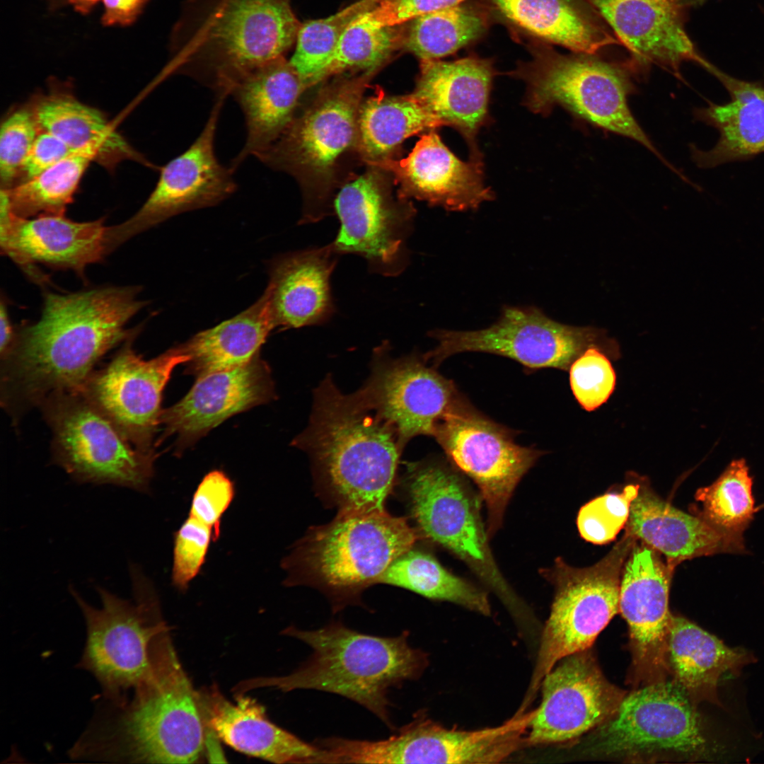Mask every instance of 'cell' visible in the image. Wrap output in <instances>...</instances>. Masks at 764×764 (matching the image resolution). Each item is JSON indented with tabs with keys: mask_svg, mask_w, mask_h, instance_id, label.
<instances>
[{
	"mask_svg": "<svg viewBox=\"0 0 764 764\" xmlns=\"http://www.w3.org/2000/svg\"><path fill=\"white\" fill-rule=\"evenodd\" d=\"M137 289L105 287L45 295L40 320L16 330L1 357L0 400L17 422L50 395L80 390L96 363L137 330Z\"/></svg>",
	"mask_w": 764,
	"mask_h": 764,
	"instance_id": "1",
	"label": "cell"
},
{
	"mask_svg": "<svg viewBox=\"0 0 764 764\" xmlns=\"http://www.w3.org/2000/svg\"><path fill=\"white\" fill-rule=\"evenodd\" d=\"M166 625L154 636L148 671L120 704L103 701L70 750L79 760L192 763L200 758L207 729L193 687Z\"/></svg>",
	"mask_w": 764,
	"mask_h": 764,
	"instance_id": "2",
	"label": "cell"
},
{
	"mask_svg": "<svg viewBox=\"0 0 764 764\" xmlns=\"http://www.w3.org/2000/svg\"><path fill=\"white\" fill-rule=\"evenodd\" d=\"M292 444L309 456L319 491L339 511L385 510L404 448L355 392L342 393L328 375Z\"/></svg>",
	"mask_w": 764,
	"mask_h": 764,
	"instance_id": "3",
	"label": "cell"
},
{
	"mask_svg": "<svg viewBox=\"0 0 764 764\" xmlns=\"http://www.w3.org/2000/svg\"><path fill=\"white\" fill-rule=\"evenodd\" d=\"M301 23L290 0H187L171 33L164 74L216 93L284 57Z\"/></svg>",
	"mask_w": 764,
	"mask_h": 764,
	"instance_id": "4",
	"label": "cell"
},
{
	"mask_svg": "<svg viewBox=\"0 0 764 764\" xmlns=\"http://www.w3.org/2000/svg\"><path fill=\"white\" fill-rule=\"evenodd\" d=\"M283 634L308 644L313 650L310 657L287 676L244 681L236 687L238 693L273 687L335 693L366 708L393 731L390 688L417 679L429 664L425 652L410 645L407 631L380 637L332 622L314 630L289 627Z\"/></svg>",
	"mask_w": 764,
	"mask_h": 764,
	"instance_id": "5",
	"label": "cell"
},
{
	"mask_svg": "<svg viewBox=\"0 0 764 764\" xmlns=\"http://www.w3.org/2000/svg\"><path fill=\"white\" fill-rule=\"evenodd\" d=\"M418 537L405 518L386 509L339 511L329 523L310 528L282 560L284 584L316 588L339 611L357 604Z\"/></svg>",
	"mask_w": 764,
	"mask_h": 764,
	"instance_id": "6",
	"label": "cell"
},
{
	"mask_svg": "<svg viewBox=\"0 0 764 764\" xmlns=\"http://www.w3.org/2000/svg\"><path fill=\"white\" fill-rule=\"evenodd\" d=\"M531 59L509 73L526 85L523 103L543 115L560 105L590 125L641 144L666 164L633 116L628 103L634 88L620 66L590 55L562 54L543 43L529 46Z\"/></svg>",
	"mask_w": 764,
	"mask_h": 764,
	"instance_id": "7",
	"label": "cell"
},
{
	"mask_svg": "<svg viewBox=\"0 0 764 764\" xmlns=\"http://www.w3.org/2000/svg\"><path fill=\"white\" fill-rule=\"evenodd\" d=\"M129 573L132 600L98 587L102 606L95 608L70 588L86 625L78 666L94 676L103 701L112 704L125 701L144 678L150 666L152 640L166 626L151 581L134 565L129 566Z\"/></svg>",
	"mask_w": 764,
	"mask_h": 764,
	"instance_id": "8",
	"label": "cell"
},
{
	"mask_svg": "<svg viewBox=\"0 0 764 764\" xmlns=\"http://www.w3.org/2000/svg\"><path fill=\"white\" fill-rule=\"evenodd\" d=\"M637 538L625 532L595 565L577 568L558 558L544 574L555 595L546 621L531 682L525 700L531 702L545 676L563 658L590 649L600 632L619 613L625 562Z\"/></svg>",
	"mask_w": 764,
	"mask_h": 764,
	"instance_id": "9",
	"label": "cell"
},
{
	"mask_svg": "<svg viewBox=\"0 0 764 764\" xmlns=\"http://www.w3.org/2000/svg\"><path fill=\"white\" fill-rule=\"evenodd\" d=\"M39 407L52 432L53 460L73 479L148 492L156 453L137 448L79 390L54 393Z\"/></svg>",
	"mask_w": 764,
	"mask_h": 764,
	"instance_id": "10",
	"label": "cell"
},
{
	"mask_svg": "<svg viewBox=\"0 0 764 764\" xmlns=\"http://www.w3.org/2000/svg\"><path fill=\"white\" fill-rule=\"evenodd\" d=\"M585 746L593 756L640 758L673 754L707 760L711 747L696 707L675 681L664 680L625 695L615 713Z\"/></svg>",
	"mask_w": 764,
	"mask_h": 764,
	"instance_id": "11",
	"label": "cell"
},
{
	"mask_svg": "<svg viewBox=\"0 0 764 764\" xmlns=\"http://www.w3.org/2000/svg\"><path fill=\"white\" fill-rule=\"evenodd\" d=\"M429 335L436 340L437 345L423 356L434 366L465 352L506 357L531 370H569L575 359L591 347L613 359L619 357L617 344L601 330L560 323L534 306H505L499 319L488 328L470 331L438 329Z\"/></svg>",
	"mask_w": 764,
	"mask_h": 764,
	"instance_id": "12",
	"label": "cell"
},
{
	"mask_svg": "<svg viewBox=\"0 0 764 764\" xmlns=\"http://www.w3.org/2000/svg\"><path fill=\"white\" fill-rule=\"evenodd\" d=\"M404 487L419 532L450 550L504 598L512 594L497 569L477 497L448 465L436 459L408 463Z\"/></svg>",
	"mask_w": 764,
	"mask_h": 764,
	"instance_id": "13",
	"label": "cell"
},
{
	"mask_svg": "<svg viewBox=\"0 0 764 764\" xmlns=\"http://www.w3.org/2000/svg\"><path fill=\"white\" fill-rule=\"evenodd\" d=\"M433 437L478 487L491 538L517 484L543 452L517 444L514 432L487 418L466 399L439 422Z\"/></svg>",
	"mask_w": 764,
	"mask_h": 764,
	"instance_id": "14",
	"label": "cell"
},
{
	"mask_svg": "<svg viewBox=\"0 0 764 764\" xmlns=\"http://www.w3.org/2000/svg\"><path fill=\"white\" fill-rule=\"evenodd\" d=\"M227 92L216 93L204 127L183 153L160 168L157 183L141 207L125 222L107 227V253L133 236L179 214L215 206L236 190L233 171L215 152L218 121Z\"/></svg>",
	"mask_w": 764,
	"mask_h": 764,
	"instance_id": "15",
	"label": "cell"
},
{
	"mask_svg": "<svg viewBox=\"0 0 764 764\" xmlns=\"http://www.w3.org/2000/svg\"><path fill=\"white\" fill-rule=\"evenodd\" d=\"M137 334L126 340L104 367L94 369L79 391L137 448L155 453L163 390L175 367L189 359L176 346L145 360L132 347Z\"/></svg>",
	"mask_w": 764,
	"mask_h": 764,
	"instance_id": "16",
	"label": "cell"
},
{
	"mask_svg": "<svg viewBox=\"0 0 764 764\" xmlns=\"http://www.w3.org/2000/svg\"><path fill=\"white\" fill-rule=\"evenodd\" d=\"M356 393L395 430L403 448L416 436H433L439 422L465 399L423 354L393 358L387 342L374 349L371 374Z\"/></svg>",
	"mask_w": 764,
	"mask_h": 764,
	"instance_id": "17",
	"label": "cell"
},
{
	"mask_svg": "<svg viewBox=\"0 0 764 764\" xmlns=\"http://www.w3.org/2000/svg\"><path fill=\"white\" fill-rule=\"evenodd\" d=\"M536 712H517L499 726L473 731L447 729L418 714L388 739L358 740L354 757L360 763H497L528 746Z\"/></svg>",
	"mask_w": 764,
	"mask_h": 764,
	"instance_id": "18",
	"label": "cell"
},
{
	"mask_svg": "<svg viewBox=\"0 0 764 764\" xmlns=\"http://www.w3.org/2000/svg\"><path fill=\"white\" fill-rule=\"evenodd\" d=\"M660 553L637 540L624 565L619 612L629 632L633 688L668 679L667 640L672 614L668 596L672 569Z\"/></svg>",
	"mask_w": 764,
	"mask_h": 764,
	"instance_id": "19",
	"label": "cell"
},
{
	"mask_svg": "<svg viewBox=\"0 0 764 764\" xmlns=\"http://www.w3.org/2000/svg\"><path fill=\"white\" fill-rule=\"evenodd\" d=\"M540 688L542 700L529 725L528 746L579 738L609 719L626 695L606 678L590 649L559 661Z\"/></svg>",
	"mask_w": 764,
	"mask_h": 764,
	"instance_id": "20",
	"label": "cell"
},
{
	"mask_svg": "<svg viewBox=\"0 0 764 764\" xmlns=\"http://www.w3.org/2000/svg\"><path fill=\"white\" fill-rule=\"evenodd\" d=\"M334 207L340 226L331 245L338 255H361L371 272L385 276L404 270L415 216L409 204L393 203L375 177L366 174L341 188Z\"/></svg>",
	"mask_w": 764,
	"mask_h": 764,
	"instance_id": "21",
	"label": "cell"
},
{
	"mask_svg": "<svg viewBox=\"0 0 764 764\" xmlns=\"http://www.w3.org/2000/svg\"><path fill=\"white\" fill-rule=\"evenodd\" d=\"M337 83L301 116L293 119L279 139L255 157L264 165L294 174L323 173L354 141L368 75Z\"/></svg>",
	"mask_w": 764,
	"mask_h": 764,
	"instance_id": "22",
	"label": "cell"
},
{
	"mask_svg": "<svg viewBox=\"0 0 764 764\" xmlns=\"http://www.w3.org/2000/svg\"><path fill=\"white\" fill-rule=\"evenodd\" d=\"M275 398L271 370L260 355L241 367L199 377L180 400L163 410L156 446L174 436L175 452L181 453L229 417Z\"/></svg>",
	"mask_w": 764,
	"mask_h": 764,
	"instance_id": "23",
	"label": "cell"
},
{
	"mask_svg": "<svg viewBox=\"0 0 764 764\" xmlns=\"http://www.w3.org/2000/svg\"><path fill=\"white\" fill-rule=\"evenodd\" d=\"M104 219L77 222L63 215L22 218L13 214L5 190L0 193V239L3 253L34 281L46 276L36 262L71 269L83 274L85 267L107 255Z\"/></svg>",
	"mask_w": 764,
	"mask_h": 764,
	"instance_id": "24",
	"label": "cell"
},
{
	"mask_svg": "<svg viewBox=\"0 0 764 764\" xmlns=\"http://www.w3.org/2000/svg\"><path fill=\"white\" fill-rule=\"evenodd\" d=\"M610 26L639 64H656L680 78L685 62L708 61L685 29L679 0H584Z\"/></svg>",
	"mask_w": 764,
	"mask_h": 764,
	"instance_id": "25",
	"label": "cell"
},
{
	"mask_svg": "<svg viewBox=\"0 0 764 764\" xmlns=\"http://www.w3.org/2000/svg\"><path fill=\"white\" fill-rule=\"evenodd\" d=\"M496 72L490 59L468 56L454 61L420 60V72L411 95L443 126L465 139L470 158L482 160L476 137L487 124L489 101Z\"/></svg>",
	"mask_w": 764,
	"mask_h": 764,
	"instance_id": "26",
	"label": "cell"
},
{
	"mask_svg": "<svg viewBox=\"0 0 764 764\" xmlns=\"http://www.w3.org/2000/svg\"><path fill=\"white\" fill-rule=\"evenodd\" d=\"M400 180L402 197H413L447 211L474 210L494 195L484 183L482 160L459 159L434 130L422 135L400 161L374 162Z\"/></svg>",
	"mask_w": 764,
	"mask_h": 764,
	"instance_id": "27",
	"label": "cell"
},
{
	"mask_svg": "<svg viewBox=\"0 0 764 764\" xmlns=\"http://www.w3.org/2000/svg\"><path fill=\"white\" fill-rule=\"evenodd\" d=\"M227 700L215 687L199 694L207 728L235 750L275 763H325V753L272 722L250 697Z\"/></svg>",
	"mask_w": 764,
	"mask_h": 764,
	"instance_id": "28",
	"label": "cell"
},
{
	"mask_svg": "<svg viewBox=\"0 0 764 764\" xmlns=\"http://www.w3.org/2000/svg\"><path fill=\"white\" fill-rule=\"evenodd\" d=\"M625 532L664 555L674 570L681 562L722 553H746L743 538L725 534L695 514L662 500L641 480Z\"/></svg>",
	"mask_w": 764,
	"mask_h": 764,
	"instance_id": "29",
	"label": "cell"
},
{
	"mask_svg": "<svg viewBox=\"0 0 764 764\" xmlns=\"http://www.w3.org/2000/svg\"><path fill=\"white\" fill-rule=\"evenodd\" d=\"M338 256L330 243L272 260L264 292L274 329L298 328L328 320L334 312L330 278Z\"/></svg>",
	"mask_w": 764,
	"mask_h": 764,
	"instance_id": "30",
	"label": "cell"
},
{
	"mask_svg": "<svg viewBox=\"0 0 764 764\" xmlns=\"http://www.w3.org/2000/svg\"><path fill=\"white\" fill-rule=\"evenodd\" d=\"M307 87L284 57L246 76L229 90L244 116L246 139L231 161L234 172L248 156L270 147L291 122L303 91Z\"/></svg>",
	"mask_w": 764,
	"mask_h": 764,
	"instance_id": "31",
	"label": "cell"
},
{
	"mask_svg": "<svg viewBox=\"0 0 764 764\" xmlns=\"http://www.w3.org/2000/svg\"><path fill=\"white\" fill-rule=\"evenodd\" d=\"M705 69L722 84L730 100L695 109V117L719 134L709 150L691 146L695 164L711 168L764 153V85L735 78L710 62Z\"/></svg>",
	"mask_w": 764,
	"mask_h": 764,
	"instance_id": "32",
	"label": "cell"
},
{
	"mask_svg": "<svg viewBox=\"0 0 764 764\" xmlns=\"http://www.w3.org/2000/svg\"><path fill=\"white\" fill-rule=\"evenodd\" d=\"M667 664L672 679L698 707L707 702L724 708L718 695L720 678L734 676L756 661L751 652L731 648L693 622L681 616L671 618L667 640Z\"/></svg>",
	"mask_w": 764,
	"mask_h": 764,
	"instance_id": "33",
	"label": "cell"
},
{
	"mask_svg": "<svg viewBox=\"0 0 764 764\" xmlns=\"http://www.w3.org/2000/svg\"><path fill=\"white\" fill-rule=\"evenodd\" d=\"M274 330L265 293L250 307L178 345L188 357L185 373L197 378L244 366L260 355Z\"/></svg>",
	"mask_w": 764,
	"mask_h": 764,
	"instance_id": "34",
	"label": "cell"
},
{
	"mask_svg": "<svg viewBox=\"0 0 764 764\" xmlns=\"http://www.w3.org/2000/svg\"><path fill=\"white\" fill-rule=\"evenodd\" d=\"M509 21L545 42L594 55L620 41L575 0H492Z\"/></svg>",
	"mask_w": 764,
	"mask_h": 764,
	"instance_id": "35",
	"label": "cell"
},
{
	"mask_svg": "<svg viewBox=\"0 0 764 764\" xmlns=\"http://www.w3.org/2000/svg\"><path fill=\"white\" fill-rule=\"evenodd\" d=\"M32 109L40 129L56 136L72 149L91 143L102 144L110 170L126 159L155 167L115 130L101 111L69 93L50 92L39 98Z\"/></svg>",
	"mask_w": 764,
	"mask_h": 764,
	"instance_id": "36",
	"label": "cell"
},
{
	"mask_svg": "<svg viewBox=\"0 0 764 764\" xmlns=\"http://www.w3.org/2000/svg\"><path fill=\"white\" fill-rule=\"evenodd\" d=\"M92 161L109 168L102 144L91 143L75 149L37 176L11 188H3L7 192L12 212L22 218L63 215Z\"/></svg>",
	"mask_w": 764,
	"mask_h": 764,
	"instance_id": "37",
	"label": "cell"
},
{
	"mask_svg": "<svg viewBox=\"0 0 764 764\" xmlns=\"http://www.w3.org/2000/svg\"><path fill=\"white\" fill-rule=\"evenodd\" d=\"M442 126L411 94L390 96L378 89L360 107L357 136L363 154L374 163L407 138Z\"/></svg>",
	"mask_w": 764,
	"mask_h": 764,
	"instance_id": "38",
	"label": "cell"
},
{
	"mask_svg": "<svg viewBox=\"0 0 764 764\" xmlns=\"http://www.w3.org/2000/svg\"><path fill=\"white\" fill-rule=\"evenodd\" d=\"M378 584L405 589L426 598L447 601L484 615L490 614L486 594L447 571L431 554L413 548L397 557Z\"/></svg>",
	"mask_w": 764,
	"mask_h": 764,
	"instance_id": "39",
	"label": "cell"
},
{
	"mask_svg": "<svg viewBox=\"0 0 764 764\" xmlns=\"http://www.w3.org/2000/svg\"><path fill=\"white\" fill-rule=\"evenodd\" d=\"M404 46L420 60L440 59L479 38L485 12L465 2L424 13L405 23Z\"/></svg>",
	"mask_w": 764,
	"mask_h": 764,
	"instance_id": "40",
	"label": "cell"
},
{
	"mask_svg": "<svg viewBox=\"0 0 764 764\" xmlns=\"http://www.w3.org/2000/svg\"><path fill=\"white\" fill-rule=\"evenodd\" d=\"M753 479L744 459L733 461L711 485L698 489L694 514L718 531L736 538L753 519Z\"/></svg>",
	"mask_w": 764,
	"mask_h": 764,
	"instance_id": "41",
	"label": "cell"
},
{
	"mask_svg": "<svg viewBox=\"0 0 764 764\" xmlns=\"http://www.w3.org/2000/svg\"><path fill=\"white\" fill-rule=\"evenodd\" d=\"M376 0H359L325 18L301 24L296 50L289 62L306 87L328 76L340 38L358 16L371 9Z\"/></svg>",
	"mask_w": 764,
	"mask_h": 764,
	"instance_id": "42",
	"label": "cell"
},
{
	"mask_svg": "<svg viewBox=\"0 0 764 764\" xmlns=\"http://www.w3.org/2000/svg\"><path fill=\"white\" fill-rule=\"evenodd\" d=\"M404 41L405 23L381 25L367 10L353 20L343 33L328 76L352 69L372 73L393 52L403 47Z\"/></svg>",
	"mask_w": 764,
	"mask_h": 764,
	"instance_id": "43",
	"label": "cell"
},
{
	"mask_svg": "<svg viewBox=\"0 0 764 764\" xmlns=\"http://www.w3.org/2000/svg\"><path fill=\"white\" fill-rule=\"evenodd\" d=\"M639 486V483L629 484L621 492L606 493L584 505L577 520L581 536L594 544L613 541L627 523Z\"/></svg>",
	"mask_w": 764,
	"mask_h": 764,
	"instance_id": "44",
	"label": "cell"
},
{
	"mask_svg": "<svg viewBox=\"0 0 764 764\" xmlns=\"http://www.w3.org/2000/svg\"><path fill=\"white\" fill-rule=\"evenodd\" d=\"M569 370L572 393L587 411L595 410L606 403L615 389V371L608 357L598 347L585 350Z\"/></svg>",
	"mask_w": 764,
	"mask_h": 764,
	"instance_id": "45",
	"label": "cell"
},
{
	"mask_svg": "<svg viewBox=\"0 0 764 764\" xmlns=\"http://www.w3.org/2000/svg\"><path fill=\"white\" fill-rule=\"evenodd\" d=\"M40 129L32 108H20L3 121L0 129L1 188L12 187Z\"/></svg>",
	"mask_w": 764,
	"mask_h": 764,
	"instance_id": "46",
	"label": "cell"
},
{
	"mask_svg": "<svg viewBox=\"0 0 764 764\" xmlns=\"http://www.w3.org/2000/svg\"><path fill=\"white\" fill-rule=\"evenodd\" d=\"M212 540L215 541L213 530L190 515L175 531L171 574L175 589H188L204 564Z\"/></svg>",
	"mask_w": 764,
	"mask_h": 764,
	"instance_id": "47",
	"label": "cell"
},
{
	"mask_svg": "<svg viewBox=\"0 0 764 764\" xmlns=\"http://www.w3.org/2000/svg\"><path fill=\"white\" fill-rule=\"evenodd\" d=\"M235 495L232 480L221 470L204 475L195 491L189 515L210 527L215 540L220 536L221 519Z\"/></svg>",
	"mask_w": 764,
	"mask_h": 764,
	"instance_id": "48",
	"label": "cell"
},
{
	"mask_svg": "<svg viewBox=\"0 0 764 764\" xmlns=\"http://www.w3.org/2000/svg\"><path fill=\"white\" fill-rule=\"evenodd\" d=\"M468 0H376L369 10L371 17L383 25H397L431 11L453 6Z\"/></svg>",
	"mask_w": 764,
	"mask_h": 764,
	"instance_id": "49",
	"label": "cell"
},
{
	"mask_svg": "<svg viewBox=\"0 0 764 764\" xmlns=\"http://www.w3.org/2000/svg\"><path fill=\"white\" fill-rule=\"evenodd\" d=\"M74 150L52 134L40 130L22 166L16 184L37 176Z\"/></svg>",
	"mask_w": 764,
	"mask_h": 764,
	"instance_id": "50",
	"label": "cell"
},
{
	"mask_svg": "<svg viewBox=\"0 0 764 764\" xmlns=\"http://www.w3.org/2000/svg\"><path fill=\"white\" fill-rule=\"evenodd\" d=\"M149 0H103L104 12L101 18L105 26H127L141 14Z\"/></svg>",
	"mask_w": 764,
	"mask_h": 764,
	"instance_id": "51",
	"label": "cell"
},
{
	"mask_svg": "<svg viewBox=\"0 0 764 764\" xmlns=\"http://www.w3.org/2000/svg\"><path fill=\"white\" fill-rule=\"evenodd\" d=\"M16 330L12 327L8 315L6 305L3 301L0 308V357H3L11 347L15 337Z\"/></svg>",
	"mask_w": 764,
	"mask_h": 764,
	"instance_id": "52",
	"label": "cell"
},
{
	"mask_svg": "<svg viewBox=\"0 0 764 764\" xmlns=\"http://www.w3.org/2000/svg\"><path fill=\"white\" fill-rule=\"evenodd\" d=\"M100 0H61V1L71 6L76 11L82 14H87L91 11L93 7Z\"/></svg>",
	"mask_w": 764,
	"mask_h": 764,
	"instance_id": "53",
	"label": "cell"
},
{
	"mask_svg": "<svg viewBox=\"0 0 764 764\" xmlns=\"http://www.w3.org/2000/svg\"><path fill=\"white\" fill-rule=\"evenodd\" d=\"M686 3L690 4H701L705 0H684Z\"/></svg>",
	"mask_w": 764,
	"mask_h": 764,
	"instance_id": "54",
	"label": "cell"
},
{
	"mask_svg": "<svg viewBox=\"0 0 764 764\" xmlns=\"http://www.w3.org/2000/svg\"><path fill=\"white\" fill-rule=\"evenodd\" d=\"M763 508H764V503H763L760 507H757L756 511H758V509H762Z\"/></svg>",
	"mask_w": 764,
	"mask_h": 764,
	"instance_id": "55",
	"label": "cell"
}]
</instances>
